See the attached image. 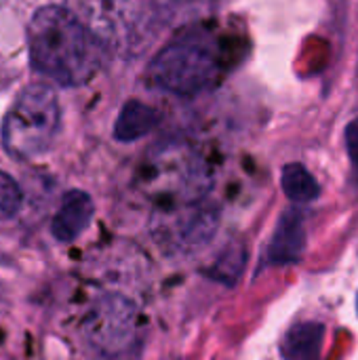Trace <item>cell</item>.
<instances>
[{
	"instance_id": "obj_1",
	"label": "cell",
	"mask_w": 358,
	"mask_h": 360,
	"mask_svg": "<svg viewBox=\"0 0 358 360\" xmlns=\"http://www.w3.org/2000/svg\"><path fill=\"white\" fill-rule=\"evenodd\" d=\"M30 63L36 72L63 86L91 80L103 61V44L72 11L49 4L27 25Z\"/></svg>"
},
{
	"instance_id": "obj_14",
	"label": "cell",
	"mask_w": 358,
	"mask_h": 360,
	"mask_svg": "<svg viewBox=\"0 0 358 360\" xmlns=\"http://www.w3.org/2000/svg\"><path fill=\"white\" fill-rule=\"evenodd\" d=\"M357 310H358V297H357Z\"/></svg>"
},
{
	"instance_id": "obj_9",
	"label": "cell",
	"mask_w": 358,
	"mask_h": 360,
	"mask_svg": "<svg viewBox=\"0 0 358 360\" xmlns=\"http://www.w3.org/2000/svg\"><path fill=\"white\" fill-rule=\"evenodd\" d=\"M158 124V112L141 101H127L116 118V124H114V137L118 141H135V139H141L146 137L154 127Z\"/></svg>"
},
{
	"instance_id": "obj_7",
	"label": "cell",
	"mask_w": 358,
	"mask_h": 360,
	"mask_svg": "<svg viewBox=\"0 0 358 360\" xmlns=\"http://www.w3.org/2000/svg\"><path fill=\"white\" fill-rule=\"evenodd\" d=\"M306 224L304 215L295 209L287 211L270 238L268 245V262L283 266V264H295L306 249Z\"/></svg>"
},
{
	"instance_id": "obj_3",
	"label": "cell",
	"mask_w": 358,
	"mask_h": 360,
	"mask_svg": "<svg viewBox=\"0 0 358 360\" xmlns=\"http://www.w3.org/2000/svg\"><path fill=\"white\" fill-rule=\"evenodd\" d=\"M61 124V112L55 91L36 82L15 97L2 120V146L15 158H34L44 154Z\"/></svg>"
},
{
	"instance_id": "obj_12",
	"label": "cell",
	"mask_w": 358,
	"mask_h": 360,
	"mask_svg": "<svg viewBox=\"0 0 358 360\" xmlns=\"http://www.w3.org/2000/svg\"><path fill=\"white\" fill-rule=\"evenodd\" d=\"M21 202H23L21 188L11 175L0 171V221L15 217L21 209Z\"/></svg>"
},
{
	"instance_id": "obj_2",
	"label": "cell",
	"mask_w": 358,
	"mask_h": 360,
	"mask_svg": "<svg viewBox=\"0 0 358 360\" xmlns=\"http://www.w3.org/2000/svg\"><path fill=\"white\" fill-rule=\"evenodd\" d=\"M222 72L215 40L207 32H188L169 42L150 63L148 76L154 86L173 95H198Z\"/></svg>"
},
{
	"instance_id": "obj_5",
	"label": "cell",
	"mask_w": 358,
	"mask_h": 360,
	"mask_svg": "<svg viewBox=\"0 0 358 360\" xmlns=\"http://www.w3.org/2000/svg\"><path fill=\"white\" fill-rule=\"evenodd\" d=\"M95 205L82 190H70L63 194L61 205L51 221V234L59 243H74L91 224Z\"/></svg>"
},
{
	"instance_id": "obj_11",
	"label": "cell",
	"mask_w": 358,
	"mask_h": 360,
	"mask_svg": "<svg viewBox=\"0 0 358 360\" xmlns=\"http://www.w3.org/2000/svg\"><path fill=\"white\" fill-rule=\"evenodd\" d=\"M156 4L162 17L175 19V21H188L209 11L215 4V0H158Z\"/></svg>"
},
{
	"instance_id": "obj_10",
	"label": "cell",
	"mask_w": 358,
	"mask_h": 360,
	"mask_svg": "<svg viewBox=\"0 0 358 360\" xmlns=\"http://www.w3.org/2000/svg\"><path fill=\"white\" fill-rule=\"evenodd\" d=\"M283 192L291 202L304 205V202H312L321 196V186L319 181L312 177V173L300 165V162H291L283 169Z\"/></svg>"
},
{
	"instance_id": "obj_4",
	"label": "cell",
	"mask_w": 358,
	"mask_h": 360,
	"mask_svg": "<svg viewBox=\"0 0 358 360\" xmlns=\"http://www.w3.org/2000/svg\"><path fill=\"white\" fill-rule=\"evenodd\" d=\"M82 6L99 42L124 55L141 53L150 44L160 15L154 0H82Z\"/></svg>"
},
{
	"instance_id": "obj_8",
	"label": "cell",
	"mask_w": 358,
	"mask_h": 360,
	"mask_svg": "<svg viewBox=\"0 0 358 360\" xmlns=\"http://www.w3.org/2000/svg\"><path fill=\"white\" fill-rule=\"evenodd\" d=\"M325 340V327L321 323H300L291 327L281 344L285 360H319Z\"/></svg>"
},
{
	"instance_id": "obj_13",
	"label": "cell",
	"mask_w": 358,
	"mask_h": 360,
	"mask_svg": "<svg viewBox=\"0 0 358 360\" xmlns=\"http://www.w3.org/2000/svg\"><path fill=\"white\" fill-rule=\"evenodd\" d=\"M346 150L352 162V171L358 181V118H354L348 127H346Z\"/></svg>"
},
{
	"instance_id": "obj_6",
	"label": "cell",
	"mask_w": 358,
	"mask_h": 360,
	"mask_svg": "<svg viewBox=\"0 0 358 360\" xmlns=\"http://www.w3.org/2000/svg\"><path fill=\"white\" fill-rule=\"evenodd\" d=\"M133 329V312L129 306L120 300L106 302L101 310L93 314L91 323V338L93 342L103 350H118L120 344L131 335Z\"/></svg>"
}]
</instances>
